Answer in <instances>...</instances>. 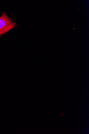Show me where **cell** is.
Masks as SVG:
<instances>
[{"mask_svg":"<svg viewBox=\"0 0 89 134\" xmlns=\"http://www.w3.org/2000/svg\"><path fill=\"white\" fill-rule=\"evenodd\" d=\"M17 26L16 23L13 21L4 12L0 17V37Z\"/></svg>","mask_w":89,"mask_h":134,"instance_id":"cell-1","label":"cell"}]
</instances>
